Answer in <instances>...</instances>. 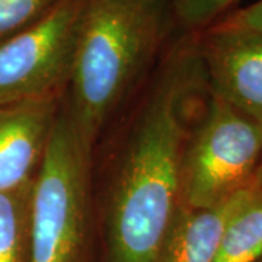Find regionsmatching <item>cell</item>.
Masks as SVG:
<instances>
[{"mask_svg": "<svg viewBox=\"0 0 262 262\" xmlns=\"http://www.w3.org/2000/svg\"><path fill=\"white\" fill-rule=\"evenodd\" d=\"M207 75L198 34L169 50L114 181L108 207L111 262H158L179 208L181 166L189 133L187 106Z\"/></svg>", "mask_w": 262, "mask_h": 262, "instance_id": "cell-1", "label": "cell"}, {"mask_svg": "<svg viewBox=\"0 0 262 262\" xmlns=\"http://www.w3.org/2000/svg\"><path fill=\"white\" fill-rule=\"evenodd\" d=\"M170 0H88L70 77V121L92 153L103 125L159 51Z\"/></svg>", "mask_w": 262, "mask_h": 262, "instance_id": "cell-2", "label": "cell"}, {"mask_svg": "<svg viewBox=\"0 0 262 262\" xmlns=\"http://www.w3.org/2000/svg\"><path fill=\"white\" fill-rule=\"evenodd\" d=\"M89 158L69 114H58L32 185L27 262L82 261Z\"/></svg>", "mask_w": 262, "mask_h": 262, "instance_id": "cell-3", "label": "cell"}, {"mask_svg": "<svg viewBox=\"0 0 262 262\" xmlns=\"http://www.w3.org/2000/svg\"><path fill=\"white\" fill-rule=\"evenodd\" d=\"M208 95L181 166L179 206L194 210L220 206L252 187L262 159V121L210 89Z\"/></svg>", "mask_w": 262, "mask_h": 262, "instance_id": "cell-4", "label": "cell"}, {"mask_svg": "<svg viewBox=\"0 0 262 262\" xmlns=\"http://www.w3.org/2000/svg\"><path fill=\"white\" fill-rule=\"evenodd\" d=\"M88 0H60L0 44V103L60 99L70 83Z\"/></svg>", "mask_w": 262, "mask_h": 262, "instance_id": "cell-5", "label": "cell"}, {"mask_svg": "<svg viewBox=\"0 0 262 262\" xmlns=\"http://www.w3.org/2000/svg\"><path fill=\"white\" fill-rule=\"evenodd\" d=\"M198 48L210 92L262 121V34L206 29Z\"/></svg>", "mask_w": 262, "mask_h": 262, "instance_id": "cell-6", "label": "cell"}, {"mask_svg": "<svg viewBox=\"0 0 262 262\" xmlns=\"http://www.w3.org/2000/svg\"><path fill=\"white\" fill-rule=\"evenodd\" d=\"M58 114V99L0 103V191L35 179Z\"/></svg>", "mask_w": 262, "mask_h": 262, "instance_id": "cell-7", "label": "cell"}, {"mask_svg": "<svg viewBox=\"0 0 262 262\" xmlns=\"http://www.w3.org/2000/svg\"><path fill=\"white\" fill-rule=\"evenodd\" d=\"M239 195L241 192L211 208L179 206L158 262H214L226 222Z\"/></svg>", "mask_w": 262, "mask_h": 262, "instance_id": "cell-8", "label": "cell"}, {"mask_svg": "<svg viewBox=\"0 0 262 262\" xmlns=\"http://www.w3.org/2000/svg\"><path fill=\"white\" fill-rule=\"evenodd\" d=\"M262 258V191L241 192L226 222L214 262H256Z\"/></svg>", "mask_w": 262, "mask_h": 262, "instance_id": "cell-9", "label": "cell"}, {"mask_svg": "<svg viewBox=\"0 0 262 262\" xmlns=\"http://www.w3.org/2000/svg\"><path fill=\"white\" fill-rule=\"evenodd\" d=\"M32 185L0 191V262L28 261Z\"/></svg>", "mask_w": 262, "mask_h": 262, "instance_id": "cell-10", "label": "cell"}, {"mask_svg": "<svg viewBox=\"0 0 262 262\" xmlns=\"http://www.w3.org/2000/svg\"><path fill=\"white\" fill-rule=\"evenodd\" d=\"M239 0H170L172 22L182 32L200 34L229 13Z\"/></svg>", "mask_w": 262, "mask_h": 262, "instance_id": "cell-11", "label": "cell"}, {"mask_svg": "<svg viewBox=\"0 0 262 262\" xmlns=\"http://www.w3.org/2000/svg\"><path fill=\"white\" fill-rule=\"evenodd\" d=\"M60 0H0V44L47 15Z\"/></svg>", "mask_w": 262, "mask_h": 262, "instance_id": "cell-12", "label": "cell"}, {"mask_svg": "<svg viewBox=\"0 0 262 262\" xmlns=\"http://www.w3.org/2000/svg\"><path fill=\"white\" fill-rule=\"evenodd\" d=\"M207 29L262 34V0H258L242 9L232 10L226 13L223 18L215 20Z\"/></svg>", "mask_w": 262, "mask_h": 262, "instance_id": "cell-13", "label": "cell"}, {"mask_svg": "<svg viewBox=\"0 0 262 262\" xmlns=\"http://www.w3.org/2000/svg\"><path fill=\"white\" fill-rule=\"evenodd\" d=\"M252 187H255L256 189L262 191V159L259 166H258V170H256V175H255V179H253Z\"/></svg>", "mask_w": 262, "mask_h": 262, "instance_id": "cell-14", "label": "cell"}, {"mask_svg": "<svg viewBox=\"0 0 262 262\" xmlns=\"http://www.w3.org/2000/svg\"><path fill=\"white\" fill-rule=\"evenodd\" d=\"M256 262H262V258H259V259H258V261Z\"/></svg>", "mask_w": 262, "mask_h": 262, "instance_id": "cell-15", "label": "cell"}]
</instances>
